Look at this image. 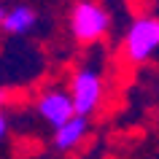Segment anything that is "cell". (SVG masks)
Instances as JSON below:
<instances>
[{"instance_id": "6da1fadb", "label": "cell", "mask_w": 159, "mask_h": 159, "mask_svg": "<svg viewBox=\"0 0 159 159\" xmlns=\"http://www.w3.org/2000/svg\"><path fill=\"white\" fill-rule=\"evenodd\" d=\"M67 92L73 97L75 113L78 116H94L102 105V94H105V78H102V62L97 65V59L86 62L70 75V86Z\"/></svg>"}, {"instance_id": "7a4b0ae2", "label": "cell", "mask_w": 159, "mask_h": 159, "mask_svg": "<svg viewBox=\"0 0 159 159\" xmlns=\"http://www.w3.org/2000/svg\"><path fill=\"white\" fill-rule=\"evenodd\" d=\"M124 59L129 65H143L159 51V16L143 14L127 27L124 43H121Z\"/></svg>"}, {"instance_id": "3957f363", "label": "cell", "mask_w": 159, "mask_h": 159, "mask_svg": "<svg viewBox=\"0 0 159 159\" xmlns=\"http://www.w3.org/2000/svg\"><path fill=\"white\" fill-rule=\"evenodd\" d=\"M111 30V14L94 0H78L70 8V35L84 46L105 38Z\"/></svg>"}, {"instance_id": "277c9868", "label": "cell", "mask_w": 159, "mask_h": 159, "mask_svg": "<svg viewBox=\"0 0 159 159\" xmlns=\"http://www.w3.org/2000/svg\"><path fill=\"white\" fill-rule=\"evenodd\" d=\"M35 111L38 116L46 121L49 127L59 129L62 124H67L70 119L75 116V105H73V97L67 89H59V86H49L38 94L35 100Z\"/></svg>"}, {"instance_id": "5b68a950", "label": "cell", "mask_w": 159, "mask_h": 159, "mask_svg": "<svg viewBox=\"0 0 159 159\" xmlns=\"http://www.w3.org/2000/svg\"><path fill=\"white\" fill-rule=\"evenodd\" d=\"M89 119L86 116H78L75 113L67 124H62L59 129H54V138H51V146L57 151H73L78 148L81 143H84V138L89 135Z\"/></svg>"}, {"instance_id": "8992f818", "label": "cell", "mask_w": 159, "mask_h": 159, "mask_svg": "<svg viewBox=\"0 0 159 159\" xmlns=\"http://www.w3.org/2000/svg\"><path fill=\"white\" fill-rule=\"evenodd\" d=\"M35 25H38V14L30 6H14L11 11H6L3 19V30L8 35H27Z\"/></svg>"}, {"instance_id": "52a82bcc", "label": "cell", "mask_w": 159, "mask_h": 159, "mask_svg": "<svg viewBox=\"0 0 159 159\" xmlns=\"http://www.w3.org/2000/svg\"><path fill=\"white\" fill-rule=\"evenodd\" d=\"M6 135H8V119H6V113L0 111V140H3Z\"/></svg>"}, {"instance_id": "ba28073f", "label": "cell", "mask_w": 159, "mask_h": 159, "mask_svg": "<svg viewBox=\"0 0 159 159\" xmlns=\"http://www.w3.org/2000/svg\"><path fill=\"white\" fill-rule=\"evenodd\" d=\"M3 19H6V11L0 8V27H3Z\"/></svg>"}]
</instances>
